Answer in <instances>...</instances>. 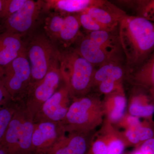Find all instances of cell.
Segmentation results:
<instances>
[{
  "instance_id": "29",
  "label": "cell",
  "mask_w": 154,
  "mask_h": 154,
  "mask_svg": "<svg viewBox=\"0 0 154 154\" xmlns=\"http://www.w3.org/2000/svg\"><path fill=\"white\" fill-rule=\"evenodd\" d=\"M107 145L101 140L96 141L93 144L92 148L93 154H107Z\"/></svg>"
},
{
  "instance_id": "16",
  "label": "cell",
  "mask_w": 154,
  "mask_h": 154,
  "mask_svg": "<svg viewBox=\"0 0 154 154\" xmlns=\"http://www.w3.org/2000/svg\"><path fill=\"white\" fill-rule=\"evenodd\" d=\"M127 74L125 63L112 62L105 64L95 69L92 80V87L103 81L113 80L121 82Z\"/></svg>"
},
{
  "instance_id": "1",
  "label": "cell",
  "mask_w": 154,
  "mask_h": 154,
  "mask_svg": "<svg viewBox=\"0 0 154 154\" xmlns=\"http://www.w3.org/2000/svg\"><path fill=\"white\" fill-rule=\"evenodd\" d=\"M119 36L125 57L127 75L154 52V23L126 14L119 21Z\"/></svg>"
},
{
  "instance_id": "30",
  "label": "cell",
  "mask_w": 154,
  "mask_h": 154,
  "mask_svg": "<svg viewBox=\"0 0 154 154\" xmlns=\"http://www.w3.org/2000/svg\"><path fill=\"white\" fill-rule=\"evenodd\" d=\"M139 150L142 154H154V138L145 141Z\"/></svg>"
},
{
  "instance_id": "20",
  "label": "cell",
  "mask_w": 154,
  "mask_h": 154,
  "mask_svg": "<svg viewBox=\"0 0 154 154\" xmlns=\"http://www.w3.org/2000/svg\"><path fill=\"white\" fill-rule=\"evenodd\" d=\"M65 15L58 13H51L45 21L46 35L51 41L59 40Z\"/></svg>"
},
{
  "instance_id": "25",
  "label": "cell",
  "mask_w": 154,
  "mask_h": 154,
  "mask_svg": "<svg viewBox=\"0 0 154 154\" xmlns=\"http://www.w3.org/2000/svg\"><path fill=\"white\" fill-rule=\"evenodd\" d=\"M129 112L134 116H148L154 113V106L152 105H140L136 102L131 104Z\"/></svg>"
},
{
  "instance_id": "31",
  "label": "cell",
  "mask_w": 154,
  "mask_h": 154,
  "mask_svg": "<svg viewBox=\"0 0 154 154\" xmlns=\"http://www.w3.org/2000/svg\"><path fill=\"white\" fill-rule=\"evenodd\" d=\"M11 100L10 95L6 89L0 83V109Z\"/></svg>"
},
{
  "instance_id": "10",
  "label": "cell",
  "mask_w": 154,
  "mask_h": 154,
  "mask_svg": "<svg viewBox=\"0 0 154 154\" xmlns=\"http://www.w3.org/2000/svg\"><path fill=\"white\" fill-rule=\"evenodd\" d=\"M74 44L75 46L73 48L77 52L96 68L112 62L125 63L124 59L107 52L88 38L86 34H82Z\"/></svg>"
},
{
  "instance_id": "21",
  "label": "cell",
  "mask_w": 154,
  "mask_h": 154,
  "mask_svg": "<svg viewBox=\"0 0 154 154\" xmlns=\"http://www.w3.org/2000/svg\"><path fill=\"white\" fill-rule=\"evenodd\" d=\"M112 99L114 103L113 110L110 113V119L113 122L118 121L123 116L126 105V100L121 92V89L113 92Z\"/></svg>"
},
{
  "instance_id": "9",
  "label": "cell",
  "mask_w": 154,
  "mask_h": 154,
  "mask_svg": "<svg viewBox=\"0 0 154 154\" xmlns=\"http://www.w3.org/2000/svg\"><path fill=\"white\" fill-rule=\"evenodd\" d=\"M69 93L66 86L57 90L47 100L33 118V122H51L60 123L68 111Z\"/></svg>"
},
{
  "instance_id": "23",
  "label": "cell",
  "mask_w": 154,
  "mask_h": 154,
  "mask_svg": "<svg viewBox=\"0 0 154 154\" xmlns=\"http://www.w3.org/2000/svg\"><path fill=\"white\" fill-rule=\"evenodd\" d=\"M27 0H2L0 19L6 21L22 8Z\"/></svg>"
},
{
  "instance_id": "33",
  "label": "cell",
  "mask_w": 154,
  "mask_h": 154,
  "mask_svg": "<svg viewBox=\"0 0 154 154\" xmlns=\"http://www.w3.org/2000/svg\"><path fill=\"white\" fill-rule=\"evenodd\" d=\"M128 122L131 128L137 127L140 125V122L135 116H130L128 118Z\"/></svg>"
},
{
  "instance_id": "18",
  "label": "cell",
  "mask_w": 154,
  "mask_h": 154,
  "mask_svg": "<svg viewBox=\"0 0 154 154\" xmlns=\"http://www.w3.org/2000/svg\"><path fill=\"white\" fill-rule=\"evenodd\" d=\"M81 27L77 14L65 16L59 40L62 42L65 48L74 44L83 34L80 30Z\"/></svg>"
},
{
  "instance_id": "14",
  "label": "cell",
  "mask_w": 154,
  "mask_h": 154,
  "mask_svg": "<svg viewBox=\"0 0 154 154\" xmlns=\"http://www.w3.org/2000/svg\"><path fill=\"white\" fill-rule=\"evenodd\" d=\"M105 0H46L43 10H54L63 15L79 14L94 6L102 5Z\"/></svg>"
},
{
  "instance_id": "32",
  "label": "cell",
  "mask_w": 154,
  "mask_h": 154,
  "mask_svg": "<svg viewBox=\"0 0 154 154\" xmlns=\"http://www.w3.org/2000/svg\"><path fill=\"white\" fill-rule=\"evenodd\" d=\"M126 136L129 141L132 143H138L140 141L134 128H131L128 130Z\"/></svg>"
},
{
  "instance_id": "6",
  "label": "cell",
  "mask_w": 154,
  "mask_h": 154,
  "mask_svg": "<svg viewBox=\"0 0 154 154\" xmlns=\"http://www.w3.org/2000/svg\"><path fill=\"white\" fill-rule=\"evenodd\" d=\"M61 79L58 61L42 79L30 86L25 96V110L33 120L42 105L57 91Z\"/></svg>"
},
{
  "instance_id": "4",
  "label": "cell",
  "mask_w": 154,
  "mask_h": 154,
  "mask_svg": "<svg viewBox=\"0 0 154 154\" xmlns=\"http://www.w3.org/2000/svg\"><path fill=\"white\" fill-rule=\"evenodd\" d=\"M31 80V68L26 48L14 60L5 66L0 67V83L8 93L12 100L26 96Z\"/></svg>"
},
{
  "instance_id": "24",
  "label": "cell",
  "mask_w": 154,
  "mask_h": 154,
  "mask_svg": "<svg viewBox=\"0 0 154 154\" xmlns=\"http://www.w3.org/2000/svg\"><path fill=\"white\" fill-rule=\"evenodd\" d=\"M81 26L85 30H87L88 32L92 31H99V30H108L107 28L104 26L100 25L95 21L92 17H91L89 14L83 11L81 13L77 14Z\"/></svg>"
},
{
  "instance_id": "8",
  "label": "cell",
  "mask_w": 154,
  "mask_h": 154,
  "mask_svg": "<svg viewBox=\"0 0 154 154\" xmlns=\"http://www.w3.org/2000/svg\"><path fill=\"white\" fill-rule=\"evenodd\" d=\"M44 1L27 0L20 10L5 21V31L21 36L33 28L43 10Z\"/></svg>"
},
{
  "instance_id": "5",
  "label": "cell",
  "mask_w": 154,
  "mask_h": 154,
  "mask_svg": "<svg viewBox=\"0 0 154 154\" xmlns=\"http://www.w3.org/2000/svg\"><path fill=\"white\" fill-rule=\"evenodd\" d=\"M26 51L31 68V85L42 79L58 61L60 51L47 36L38 34L31 39Z\"/></svg>"
},
{
  "instance_id": "22",
  "label": "cell",
  "mask_w": 154,
  "mask_h": 154,
  "mask_svg": "<svg viewBox=\"0 0 154 154\" xmlns=\"http://www.w3.org/2000/svg\"><path fill=\"white\" fill-rule=\"evenodd\" d=\"M16 108L8 102L0 109V143L5 136Z\"/></svg>"
},
{
  "instance_id": "35",
  "label": "cell",
  "mask_w": 154,
  "mask_h": 154,
  "mask_svg": "<svg viewBox=\"0 0 154 154\" xmlns=\"http://www.w3.org/2000/svg\"><path fill=\"white\" fill-rule=\"evenodd\" d=\"M2 0H0V11L2 9Z\"/></svg>"
},
{
  "instance_id": "3",
  "label": "cell",
  "mask_w": 154,
  "mask_h": 154,
  "mask_svg": "<svg viewBox=\"0 0 154 154\" xmlns=\"http://www.w3.org/2000/svg\"><path fill=\"white\" fill-rule=\"evenodd\" d=\"M33 119L25 110L16 108L4 138L0 144L8 154H29L33 151L32 138Z\"/></svg>"
},
{
  "instance_id": "26",
  "label": "cell",
  "mask_w": 154,
  "mask_h": 154,
  "mask_svg": "<svg viewBox=\"0 0 154 154\" xmlns=\"http://www.w3.org/2000/svg\"><path fill=\"white\" fill-rule=\"evenodd\" d=\"M121 82L113 80L103 81L97 85L100 92L102 94H109L118 90H120Z\"/></svg>"
},
{
  "instance_id": "7",
  "label": "cell",
  "mask_w": 154,
  "mask_h": 154,
  "mask_svg": "<svg viewBox=\"0 0 154 154\" xmlns=\"http://www.w3.org/2000/svg\"><path fill=\"white\" fill-rule=\"evenodd\" d=\"M96 102L90 97L76 99L69 107L65 118L60 123L63 129L84 131L90 129L99 113Z\"/></svg>"
},
{
  "instance_id": "12",
  "label": "cell",
  "mask_w": 154,
  "mask_h": 154,
  "mask_svg": "<svg viewBox=\"0 0 154 154\" xmlns=\"http://www.w3.org/2000/svg\"><path fill=\"white\" fill-rule=\"evenodd\" d=\"M83 11L109 30L118 28L119 21L127 14L107 1L100 5L91 7Z\"/></svg>"
},
{
  "instance_id": "2",
  "label": "cell",
  "mask_w": 154,
  "mask_h": 154,
  "mask_svg": "<svg viewBox=\"0 0 154 154\" xmlns=\"http://www.w3.org/2000/svg\"><path fill=\"white\" fill-rule=\"evenodd\" d=\"M58 62L62 78L70 95L87 94L92 88L96 67L71 46L59 51Z\"/></svg>"
},
{
  "instance_id": "34",
  "label": "cell",
  "mask_w": 154,
  "mask_h": 154,
  "mask_svg": "<svg viewBox=\"0 0 154 154\" xmlns=\"http://www.w3.org/2000/svg\"><path fill=\"white\" fill-rule=\"evenodd\" d=\"M0 154H8L5 148L0 144Z\"/></svg>"
},
{
  "instance_id": "13",
  "label": "cell",
  "mask_w": 154,
  "mask_h": 154,
  "mask_svg": "<svg viewBox=\"0 0 154 154\" xmlns=\"http://www.w3.org/2000/svg\"><path fill=\"white\" fill-rule=\"evenodd\" d=\"M21 37L5 30L0 34V67L11 63L26 49Z\"/></svg>"
},
{
  "instance_id": "15",
  "label": "cell",
  "mask_w": 154,
  "mask_h": 154,
  "mask_svg": "<svg viewBox=\"0 0 154 154\" xmlns=\"http://www.w3.org/2000/svg\"><path fill=\"white\" fill-rule=\"evenodd\" d=\"M85 139L79 134L62 135L44 153L46 154H85L87 150Z\"/></svg>"
},
{
  "instance_id": "19",
  "label": "cell",
  "mask_w": 154,
  "mask_h": 154,
  "mask_svg": "<svg viewBox=\"0 0 154 154\" xmlns=\"http://www.w3.org/2000/svg\"><path fill=\"white\" fill-rule=\"evenodd\" d=\"M131 8L133 9L137 17H141L154 23V0L120 1Z\"/></svg>"
},
{
  "instance_id": "28",
  "label": "cell",
  "mask_w": 154,
  "mask_h": 154,
  "mask_svg": "<svg viewBox=\"0 0 154 154\" xmlns=\"http://www.w3.org/2000/svg\"><path fill=\"white\" fill-rule=\"evenodd\" d=\"M140 141L148 140L152 138L153 132L150 128L139 126L134 128Z\"/></svg>"
},
{
  "instance_id": "11",
  "label": "cell",
  "mask_w": 154,
  "mask_h": 154,
  "mask_svg": "<svg viewBox=\"0 0 154 154\" xmlns=\"http://www.w3.org/2000/svg\"><path fill=\"white\" fill-rule=\"evenodd\" d=\"M63 129L59 123L40 122L34 123L32 146L33 151L45 152L61 136Z\"/></svg>"
},
{
  "instance_id": "27",
  "label": "cell",
  "mask_w": 154,
  "mask_h": 154,
  "mask_svg": "<svg viewBox=\"0 0 154 154\" xmlns=\"http://www.w3.org/2000/svg\"><path fill=\"white\" fill-rule=\"evenodd\" d=\"M123 142L119 140L111 141L107 145V154H122L124 149Z\"/></svg>"
},
{
  "instance_id": "17",
  "label": "cell",
  "mask_w": 154,
  "mask_h": 154,
  "mask_svg": "<svg viewBox=\"0 0 154 154\" xmlns=\"http://www.w3.org/2000/svg\"><path fill=\"white\" fill-rule=\"evenodd\" d=\"M137 85L148 89L154 95V51L140 66L127 75Z\"/></svg>"
}]
</instances>
